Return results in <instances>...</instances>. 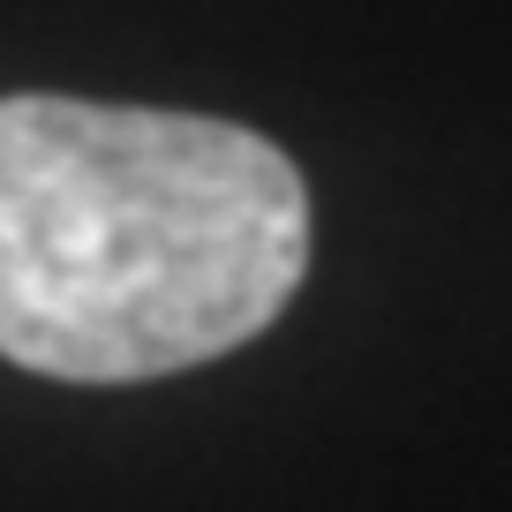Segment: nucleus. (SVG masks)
I'll return each instance as SVG.
<instances>
[{
    "mask_svg": "<svg viewBox=\"0 0 512 512\" xmlns=\"http://www.w3.org/2000/svg\"><path fill=\"white\" fill-rule=\"evenodd\" d=\"M309 272V189L241 121L0 98V362L151 384L272 332Z\"/></svg>",
    "mask_w": 512,
    "mask_h": 512,
    "instance_id": "obj_1",
    "label": "nucleus"
}]
</instances>
